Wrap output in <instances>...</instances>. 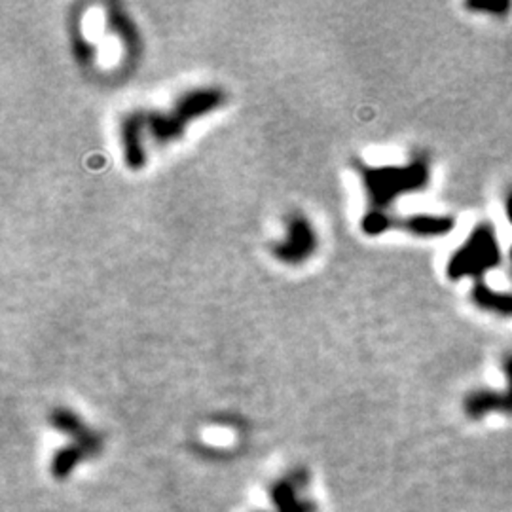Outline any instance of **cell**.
I'll return each instance as SVG.
<instances>
[{
    "label": "cell",
    "mask_w": 512,
    "mask_h": 512,
    "mask_svg": "<svg viewBox=\"0 0 512 512\" xmlns=\"http://www.w3.org/2000/svg\"><path fill=\"white\" fill-rule=\"evenodd\" d=\"M501 262V251L498 238L490 224H481L469 236L464 247L452 255L448 262V275L452 279L478 277L495 268Z\"/></svg>",
    "instance_id": "3"
},
{
    "label": "cell",
    "mask_w": 512,
    "mask_h": 512,
    "mask_svg": "<svg viewBox=\"0 0 512 512\" xmlns=\"http://www.w3.org/2000/svg\"><path fill=\"white\" fill-rule=\"evenodd\" d=\"M473 300L486 311L498 313V316H512V294L495 292L488 285L478 283L473 291Z\"/></svg>",
    "instance_id": "7"
},
{
    "label": "cell",
    "mask_w": 512,
    "mask_h": 512,
    "mask_svg": "<svg viewBox=\"0 0 512 512\" xmlns=\"http://www.w3.org/2000/svg\"><path fill=\"white\" fill-rule=\"evenodd\" d=\"M505 372L508 376V384H510V389H508V395H505L503 399L501 396H493V395H478V396H473V401L469 403V408H473V412L476 410H482V408H490V406H495V404H507L512 408V355L507 357L505 360Z\"/></svg>",
    "instance_id": "8"
},
{
    "label": "cell",
    "mask_w": 512,
    "mask_h": 512,
    "mask_svg": "<svg viewBox=\"0 0 512 512\" xmlns=\"http://www.w3.org/2000/svg\"><path fill=\"white\" fill-rule=\"evenodd\" d=\"M471 10L478 12H491L495 15H505V12L510 8L508 3H471L467 4Z\"/></svg>",
    "instance_id": "9"
},
{
    "label": "cell",
    "mask_w": 512,
    "mask_h": 512,
    "mask_svg": "<svg viewBox=\"0 0 512 512\" xmlns=\"http://www.w3.org/2000/svg\"><path fill=\"white\" fill-rule=\"evenodd\" d=\"M510 266H512V249H510Z\"/></svg>",
    "instance_id": "11"
},
{
    "label": "cell",
    "mask_w": 512,
    "mask_h": 512,
    "mask_svg": "<svg viewBox=\"0 0 512 512\" xmlns=\"http://www.w3.org/2000/svg\"><path fill=\"white\" fill-rule=\"evenodd\" d=\"M317 247V238L311 224L302 217H292L289 222L287 238L273 247V253L281 262L300 264Z\"/></svg>",
    "instance_id": "4"
},
{
    "label": "cell",
    "mask_w": 512,
    "mask_h": 512,
    "mask_svg": "<svg viewBox=\"0 0 512 512\" xmlns=\"http://www.w3.org/2000/svg\"><path fill=\"white\" fill-rule=\"evenodd\" d=\"M360 177L370 200L369 211L386 213L401 194L416 192L427 185L429 168L418 160L404 168H360Z\"/></svg>",
    "instance_id": "2"
},
{
    "label": "cell",
    "mask_w": 512,
    "mask_h": 512,
    "mask_svg": "<svg viewBox=\"0 0 512 512\" xmlns=\"http://www.w3.org/2000/svg\"><path fill=\"white\" fill-rule=\"evenodd\" d=\"M507 217H508V221L512 224V192L508 194V200H507Z\"/></svg>",
    "instance_id": "10"
},
{
    "label": "cell",
    "mask_w": 512,
    "mask_h": 512,
    "mask_svg": "<svg viewBox=\"0 0 512 512\" xmlns=\"http://www.w3.org/2000/svg\"><path fill=\"white\" fill-rule=\"evenodd\" d=\"M144 131H146L144 112H131L122 120L120 135H122L124 160L131 169H141L146 161L144 139H143Z\"/></svg>",
    "instance_id": "5"
},
{
    "label": "cell",
    "mask_w": 512,
    "mask_h": 512,
    "mask_svg": "<svg viewBox=\"0 0 512 512\" xmlns=\"http://www.w3.org/2000/svg\"><path fill=\"white\" fill-rule=\"evenodd\" d=\"M222 103L224 93L219 88L192 90L178 99L173 110L146 114V131L158 144H169L183 137L190 120L205 117Z\"/></svg>",
    "instance_id": "1"
},
{
    "label": "cell",
    "mask_w": 512,
    "mask_h": 512,
    "mask_svg": "<svg viewBox=\"0 0 512 512\" xmlns=\"http://www.w3.org/2000/svg\"><path fill=\"white\" fill-rule=\"evenodd\" d=\"M454 226V221L450 217H437V214H414L401 222V228L406 232L421 236V238H433V236H444L448 234Z\"/></svg>",
    "instance_id": "6"
}]
</instances>
